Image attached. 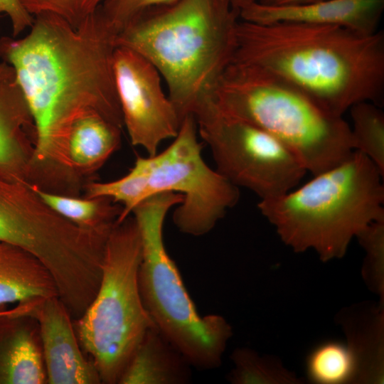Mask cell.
Here are the masks:
<instances>
[{
    "instance_id": "6da1fadb",
    "label": "cell",
    "mask_w": 384,
    "mask_h": 384,
    "mask_svg": "<svg viewBox=\"0 0 384 384\" xmlns=\"http://www.w3.org/2000/svg\"><path fill=\"white\" fill-rule=\"evenodd\" d=\"M21 38H0V58L14 70L33 120L31 162L41 171H65L69 130L81 115L97 112L123 127L113 72L117 31L99 7L78 26L49 13L33 16Z\"/></svg>"
},
{
    "instance_id": "7a4b0ae2",
    "label": "cell",
    "mask_w": 384,
    "mask_h": 384,
    "mask_svg": "<svg viewBox=\"0 0 384 384\" xmlns=\"http://www.w3.org/2000/svg\"><path fill=\"white\" fill-rule=\"evenodd\" d=\"M232 61L262 68L343 116L356 103L380 107L384 96V33L335 26L256 23L240 18Z\"/></svg>"
},
{
    "instance_id": "3957f363",
    "label": "cell",
    "mask_w": 384,
    "mask_h": 384,
    "mask_svg": "<svg viewBox=\"0 0 384 384\" xmlns=\"http://www.w3.org/2000/svg\"><path fill=\"white\" fill-rule=\"evenodd\" d=\"M239 20L230 0H177L137 15L118 32L116 46L156 68L182 122L232 62Z\"/></svg>"
},
{
    "instance_id": "277c9868",
    "label": "cell",
    "mask_w": 384,
    "mask_h": 384,
    "mask_svg": "<svg viewBox=\"0 0 384 384\" xmlns=\"http://www.w3.org/2000/svg\"><path fill=\"white\" fill-rule=\"evenodd\" d=\"M383 176L354 150L297 189L261 200L257 207L294 252L312 249L323 262L339 259L360 230L384 219Z\"/></svg>"
},
{
    "instance_id": "5b68a950",
    "label": "cell",
    "mask_w": 384,
    "mask_h": 384,
    "mask_svg": "<svg viewBox=\"0 0 384 384\" xmlns=\"http://www.w3.org/2000/svg\"><path fill=\"white\" fill-rule=\"evenodd\" d=\"M223 113L269 133L313 176L354 151L351 126L286 80L262 68L232 61L212 92Z\"/></svg>"
},
{
    "instance_id": "8992f818",
    "label": "cell",
    "mask_w": 384,
    "mask_h": 384,
    "mask_svg": "<svg viewBox=\"0 0 384 384\" xmlns=\"http://www.w3.org/2000/svg\"><path fill=\"white\" fill-rule=\"evenodd\" d=\"M182 201L174 192L152 195L132 210L142 240L138 284L142 302L162 335L198 369L222 364L233 329L220 315L201 316L178 270L166 250L163 228L168 211Z\"/></svg>"
},
{
    "instance_id": "52a82bcc",
    "label": "cell",
    "mask_w": 384,
    "mask_h": 384,
    "mask_svg": "<svg viewBox=\"0 0 384 384\" xmlns=\"http://www.w3.org/2000/svg\"><path fill=\"white\" fill-rule=\"evenodd\" d=\"M142 240L134 217L117 222L105 247L92 302L73 319L78 339L105 384H118L135 349L155 324L139 292Z\"/></svg>"
},
{
    "instance_id": "ba28073f",
    "label": "cell",
    "mask_w": 384,
    "mask_h": 384,
    "mask_svg": "<svg viewBox=\"0 0 384 384\" xmlns=\"http://www.w3.org/2000/svg\"><path fill=\"white\" fill-rule=\"evenodd\" d=\"M31 184L0 176V241L33 255L52 274L60 296L71 297L95 277L105 235L56 213Z\"/></svg>"
},
{
    "instance_id": "9c48e42d",
    "label": "cell",
    "mask_w": 384,
    "mask_h": 384,
    "mask_svg": "<svg viewBox=\"0 0 384 384\" xmlns=\"http://www.w3.org/2000/svg\"><path fill=\"white\" fill-rule=\"evenodd\" d=\"M193 117L209 146L216 170L237 187L261 200L280 196L307 172L282 143L260 127L221 112L212 96L203 100Z\"/></svg>"
},
{
    "instance_id": "30bf717a",
    "label": "cell",
    "mask_w": 384,
    "mask_h": 384,
    "mask_svg": "<svg viewBox=\"0 0 384 384\" xmlns=\"http://www.w3.org/2000/svg\"><path fill=\"white\" fill-rule=\"evenodd\" d=\"M193 115L181 122L174 141L149 156L147 198L162 192L182 195L173 214L178 230L192 236L208 233L238 201V187L210 168L201 156Z\"/></svg>"
},
{
    "instance_id": "8fae6325",
    "label": "cell",
    "mask_w": 384,
    "mask_h": 384,
    "mask_svg": "<svg viewBox=\"0 0 384 384\" xmlns=\"http://www.w3.org/2000/svg\"><path fill=\"white\" fill-rule=\"evenodd\" d=\"M113 72L123 126L130 142L149 156L157 153L162 142L174 139L181 121L156 68L139 53L117 46Z\"/></svg>"
},
{
    "instance_id": "7c38bea8",
    "label": "cell",
    "mask_w": 384,
    "mask_h": 384,
    "mask_svg": "<svg viewBox=\"0 0 384 384\" xmlns=\"http://www.w3.org/2000/svg\"><path fill=\"white\" fill-rule=\"evenodd\" d=\"M16 304L18 314L33 318L38 324L47 383H102L94 363L80 346L73 319L59 297Z\"/></svg>"
},
{
    "instance_id": "4fadbf2b",
    "label": "cell",
    "mask_w": 384,
    "mask_h": 384,
    "mask_svg": "<svg viewBox=\"0 0 384 384\" xmlns=\"http://www.w3.org/2000/svg\"><path fill=\"white\" fill-rule=\"evenodd\" d=\"M33 118L11 65L0 62V176L31 183Z\"/></svg>"
},
{
    "instance_id": "5bb4252c",
    "label": "cell",
    "mask_w": 384,
    "mask_h": 384,
    "mask_svg": "<svg viewBox=\"0 0 384 384\" xmlns=\"http://www.w3.org/2000/svg\"><path fill=\"white\" fill-rule=\"evenodd\" d=\"M383 10L384 0H324L282 6H265L256 1L240 11V18L256 23L335 26L372 34L378 31Z\"/></svg>"
},
{
    "instance_id": "9a60e30c",
    "label": "cell",
    "mask_w": 384,
    "mask_h": 384,
    "mask_svg": "<svg viewBox=\"0 0 384 384\" xmlns=\"http://www.w3.org/2000/svg\"><path fill=\"white\" fill-rule=\"evenodd\" d=\"M336 320L356 365L353 384L384 380V302H363L342 309Z\"/></svg>"
},
{
    "instance_id": "2e32d148",
    "label": "cell",
    "mask_w": 384,
    "mask_h": 384,
    "mask_svg": "<svg viewBox=\"0 0 384 384\" xmlns=\"http://www.w3.org/2000/svg\"><path fill=\"white\" fill-rule=\"evenodd\" d=\"M46 373L36 321L16 312L0 318V384H45Z\"/></svg>"
},
{
    "instance_id": "e0dca14e",
    "label": "cell",
    "mask_w": 384,
    "mask_h": 384,
    "mask_svg": "<svg viewBox=\"0 0 384 384\" xmlns=\"http://www.w3.org/2000/svg\"><path fill=\"white\" fill-rule=\"evenodd\" d=\"M121 129L95 112L76 119L70 127L64 148L67 174L77 176L100 168L119 147Z\"/></svg>"
},
{
    "instance_id": "ac0fdd59",
    "label": "cell",
    "mask_w": 384,
    "mask_h": 384,
    "mask_svg": "<svg viewBox=\"0 0 384 384\" xmlns=\"http://www.w3.org/2000/svg\"><path fill=\"white\" fill-rule=\"evenodd\" d=\"M191 366L162 335L149 329L127 363L118 384H183Z\"/></svg>"
},
{
    "instance_id": "d6986e66",
    "label": "cell",
    "mask_w": 384,
    "mask_h": 384,
    "mask_svg": "<svg viewBox=\"0 0 384 384\" xmlns=\"http://www.w3.org/2000/svg\"><path fill=\"white\" fill-rule=\"evenodd\" d=\"M58 297L46 266L27 250L0 241V306Z\"/></svg>"
},
{
    "instance_id": "ffe728a7",
    "label": "cell",
    "mask_w": 384,
    "mask_h": 384,
    "mask_svg": "<svg viewBox=\"0 0 384 384\" xmlns=\"http://www.w3.org/2000/svg\"><path fill=\"white\" fill-rule=\"evenodd\" d=\"M31 186L50 209L84 228L113 227L122 213L120 205L106 198H79L47 191L36 184Z\"/></svg>"
},
{
    "instance_id": "44dd1931",
    "label": "cell",
    "mask_w": 384,
    "mask_h": 384,
    "mask_svg": "<svg viewBox=\"0 0 384 384\" xmlns=\"http://www.w3.org/2000/svg\"><path fill=\"white\" fill-rule=\"evenodd\" d=\"M233 368L228 374L233 384H302L304 380L284 367L277 357L260 356L247 348H237L231 354Z\"/></svg>"
},
{
    "instance_id": "7402d4cb",
    "label": "cell",
    "mask_w": 384,
    "mask_h": 384,
    "mask_svg": "<svg viewBox=\"0 0 384 384\" xmlns=\"http://www.w3.org/2000/svg\"><path fill=\"white\" fill-rule=\"evenodd\" d=\"M149 172V156H139L133 167L123 177L109 182L87 184L86 198H106L120 205L122 210L117 222H121L147 198Z\"/></svg>"
},
{
    "instance_id": "603a6c76",
    "label": "cell",
    "mask_w": 384,
    "mask_h": 384,
    "mask_svg": "<svg viewBox=\"0 0 384 384\" xmlns=\"http://www.w3.org/2000/svg\"><path fill=\"white\" fill-rule=\"evenodd\" d=\"M307 380L316 384L353 383L356 365L346 344L325 341L316 346L306 357Z\"/></svg>"
},
{
    "instance_id": "cb8c5ba5",
    "label": "cell",
    "mask_w": 384,
    "mask_h": 384,
    "mask_svg": "<svg viewBox=\"0 0 384 384\" xmlns=\"http://www.w3.org/2000/svg\"><path fill=\"white\" fill-rule=\"evenodd\" d=\"M349 111L354 150L368 156L384 175V113L381 107L361 102Z\"/></svg>"
},
{
    "instance_id": "d4e9b609",
    "label": "cell",
    "mask_w": 384,
    "mask_h": 384,
    "mask_svg": "<svg viewBox=\"0 0 384 384\" xmlns=\"http://www.w3.org/2000/svg\"><path fill=\"white\" fill-rule=\"evenodd\" d=\"M355 238L366 253L363 279L370 291L384 302V219L370 223Z\"/></svg>"
},
{
    "instance_id": "484cf974",
    "label": "cell",
    "mask_w": 384,
    "mask_h": 384,
    "mask_svg": "<svg viewBox=\"0 0 384 384\" xmlns=\"http://www.w3.org/2000/svg\"><path fill=\"white\" fill-rule=\"evenodd\" d=\"M33 16L43 13L57 15L74 26L94 13L105 0H20Z\"/></svg>"
},
{
    "instance_id": "4316f807",
    "label": "cell",
    "mask_w": 384,
    "mask_h": 384,
    "mask_svg": "<svg viewBox=\"0 0 384 384\" xmlns=\"http://www.w3.org/2000/svg\"><path fill=\"white\" fill-rule=\"evenodd\" d=\"M176 1L177 0H105L100 8L118 33L130 21L144 11L154 6L171 4Z\"/></svg>"
},
{
    "instance_id": "83f0119b",
    "label": "cell",
    "mask_w": 384,
    "mask_h": 384,
    "mask_svg": "<svg viewBox=\"0 0 384 384\" xmlns=\"http://www.w3.org/2000/svg\"><path fill=\"white\" fill-rule=\"evenodd\" d=\"M0 13L9 17L14 37L30 28L33 21V16L27 11L20 0H0Z\"/></svg>"
},
{
    "instance_id": "f1b7e54d",
    "label": "cell",
    "mask_w": 384,
    "mask_h": 384,
    "mask_svg": "<svg viewBox=\"0 0 384 384\" xmlns=\"http://www.w3.org/2000/svg\"><path fill=\"white\" fill-rule=\"evenodd\" d=\"M324 0H257L262 5L269 6H293L309 4Z\"/></svg>"
},
{
    "instance_id": "f546056e",
    "label": "cell",
    "mask_w": 384,
    "mask_h": 384,
    "mask_svg": "<svg viewBox=\"0 0 384 384\" xmlns=\"http://www.w3.org/2000/svg\"><path fill=\"white\" fill-rule=\"evenodd\" d=\"M9 309V308L7 307V305L0 306V318L5 316L8 313Z\"/></svg>"
},
{
    "instance_id": "4dcf8cb0",
    "label": "cell",
    "mask_w": 384,
    "mask_h": 384,
    "mask_svg": "<svg viewBox=\"0 0 384 384\" xmlns=\"http://www.w3.org/2000/svg\"><path fill=\"white\" fill-rule=\"evenodd\" d=\"M0 15H1V13H0Z\"/></svg>"
}]
</instances>
